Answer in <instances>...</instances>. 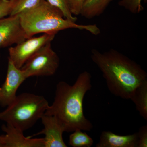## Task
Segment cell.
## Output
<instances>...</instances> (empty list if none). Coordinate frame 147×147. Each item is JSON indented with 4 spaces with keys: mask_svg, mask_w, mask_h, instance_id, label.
Listing matches in <instances>:
<instances>
[{
    "mask_svg": "<svg viewBox=\"0 0 147 147\" xmlns=\"http://www.w3.org/2000/svg\"><path fill=\"white\" fill-rule=\"evenodd\" d=\"M27 38L18 15L0 19V49L19 44Z\"/></svg>",
    "mask_w": 147,
    "mask_h": 147,
    "instance_id": "obj_8",
    "label": "cell"
},
{
    "mask_svg": "<svg viewBox=\"0 0 147 147\" xmlns=\"http://www.w3.org/2000/svg\"><path fill=\"white\" fill-rule=\"evenodd\" d=\"M1 1V0H0V1Z\"/></svg>",
    "mask_w": 147,
    "mask_h": 147,
    "instance_id": "obj_22",
    "label": "cell"
},
{
    "mask_svg": "<svg viewBox=\"0 0 147 147\" xmlns=\"http://www.w3.org/2000/svg\"><path fill=\"white\" fill-rule=\"evenodd\" d=\"M130 100L135 105L139 115L147 120V80L136 88Z\"/></svg>",
    "mask_w": 147,
    "mask_h": 147,
    "instance_id": "obj_12",
    "label": "cell"
},
{
    "mask_svg": "<svg viewBox=\"0 0 147 147\" xmlns=\"http://www.w3.org/2000/svg\"><path fill=\"white\" fill-rule=\"evenodd\" d=\"M24 71L16 67L8 59L7 73L5 81L0 87V106L7 107L16 97V92L27 79Z\"/></svg>",
    "mask_w": 147,
    "mask_h": 147,
    "instance_id": "obj_7",
    "label": "cell"
},
{
    "mask_svg": "<svg viewBox=\"0 0 147 147\" xmlns=\"http://www.w3.org/2000/svg\"><path fill=\"white\" fill-rule=\"evenodd\" d=\"M40 119L44 126L43 129L34 135H45V147H67L63 134L65 132L64 127L56 117L44 114Z\"/></svg>",
    "mask_w": 147,
    "mask_h": 147,
    "instance_id": "obj_9",
    "label": "cell"
},
{
    "mask_svg": "<svg viewBox=\"0 0 147 147\" xmlns=\"http://www.w3.org/2000/svg\"><path fill=\"white\" fill-rule=\"evenodd\" d=\"M18 15L27 38L38 34H56L60 31L71 28L87 31L94 35L100 33V29L95 24L79 25L66 19L59 9L46 0Z\"/></svg>",
    "mask_w": 147,
    "mask_h": 147,
    "instance_id": "obj_3",
    "label": "cell"
},
{
    "mask_svg": "<svg viewBox=\"0 0 147 147\" xmlns=\"http://www.w3.org/2000/svg\"><path fill=\"white\" fill-rule=\"evenodd\" d=\"M138 134L120 135L112 131H103L96 147H137Z\"/></svg>",
    "mask_w": 147,
    "mask_h": 147,
    "instance_id": "obj_11",
    "label": "cell"
},
{
    "mask_svg": "<svg viewBox=\"0 0 147 147\" xmlns=\"http://www.w3.org/2000/svg\"><path fill=\"white\" fill-rule=\"evenodd\" d=\"M138 134L137 147H147V125H143L139 129Z\"/></svg>",
    "mask_w": 147,
    "mask_h": 147,
    "instance_id": "obj_20",
    "label": "cell"
},
{
    "mask_svg": "<svg viewBox=\"0 0 147 147\" xmlns=\"http://www.w3.org/2000/svg\"><path fill=\"white\" fill-rule=\"evenodd\" d=\"M49 103L42 96L23 93L0 112V121L23 130L34 126L44 115Z\"/></svg>",
    "mask_w": 147,
    "mask_h": 147,
    "instance_id": "obj_4",
    "label": "cell"
},
{
    "mask_svg": "<svg viewBox=\"0 0 147 147\" xmlns=\"http://www.w3.org/2000/svg\"><path fill=\"white\" fill-rule=\"evenodd\" d=\"M46 1L51 5L59 9L66 19L74 22L77 21V18L73 16L69 9L66 0H47Z\"/></svg>",
    "mask_w": 147,
    "mask_h": 147,
    "instance_id": "obj_16",
    "label": "cell"
},
{
    "mask_svg": "<svg viewBox=\"0 0 147 147\" xmlns=\"http://www.w3.org/2000/svg\"><path fill=\"white\" fill-rule=\"evenodd\" d=\"M12 9V4L10 0H1L0 1V19L10 16Z\"/></svg>",
    "mask_w": 147,
    "mask_h": 147,
    "instance_id": "obj_19",
    "label": "cell"
},
{
    "mask_svg": "<svg viewBox=\"0 0 147 147\" xmlns=\"http://www.w3.org/2000/svg\"><path fill=\"white\" fill-rule=\"evenodd\" d=\"M113 0H87L84 3L81 15L90 19L100 16Z\"/></svg>",
    "mask_w": 147,
    "mask_h": 147,
    "instance_id": "obj_13",
    "label": "cell"
},
{
    "mask_svg": "<svg viewBox=\"0 0 147 147\" xmlns=\"http://www.w3.org/2000/svg\"><path fill=\"white\" fill-rule=\"evenodd\" d=\"M87 0H66L69 9L72 15H81L82 8Z\"/></svg>",
    "mask_w": 147,
    "mask_h": 147,
    "instance_id": "obj_18",
    "label": "cell"
},
{
    "mask_svg": "<svg viewBox=\"0 0 147 147\" xmlns=\"http://www.w3.org/2000/svg\"><path fill=\"white\" fill-rule=\"evenodd\" d=\"M55 34H44L36 37L29 38L9 48L8 59L18 68L21 69L26 62L43 45L51 42L55 38Z\"/></svg>",
    "mask_w": 147,
    "mask_h": 147,
    "instance_id": "obj_6",
    "label": "cell"
},
{
    "mask_svg": "<svg viewBox=\"0 0 147 147\" xmlns=\"http://www.w3.org/2000/svg\"><path fill=\"white\" fill-rule=\"evenodd\" d=\"M69 137V144L73 147H91L94 141L86 133L81 130L72 132Z\"/></svg>",
    "mask_w": 147,
    "mask_h": 147,
    "instance_id": "obj_14",
    "label": "cell"
},
{
    "mask_svg": "<svg viewBox=\"0 0 147 147\" xmlns=\"http://www.w3.org/2000/svg\"><path fill=\"white\" fill-rule=\"evenodd\" d=\"M91 78L89 72L84 71L72 86L61 81L56 86L54 102L44 114L56 117L62 124L65 132L90 131L93 127L84 115L83 108L84 96L92 88Z\"/></svg>",
    "mask_w": 147,
    "mask_h": 147,
    "instance_id": "obj_1",
    "label": "cell"
},
{
    "mask_svg": "<svg viewBox=\"0 0 147 147\" xmlns=\"http://www.w3.org/2000/svg\"><path fill=\"white\" fill-rule=\"evenodd\" d=\"M2 130L5 132V147H44V138L32 139L26 137L23 130L6 123L3 125Z\"/></svg>",
    "mask_w": 147,
    "mask_h": 147,
    "instance_id": "obj_10",
    "label": "cell"
},
{
    "mask_svg": "<svg viewBox=\"0 0 147 147\" xmlns=\"http://www.w3.org/2000/svg\"><path fill=\"white\" fill-rule=\"evenodd\" d=\"M59 64V58L52 48L51 42H49L31 57L21 69L27 78L33 76H50L56 73Z\"/></svg>",
    "mask_w": 147,
    "mask_h": 147,
    "instance_id": "obj_5",
    "label": "cell"
},
{
    "mask_svg": "<svg viewBox=\"0 0 147 147\" xmlns=\"http://www.w3.org/2000/svg\"><path fill=\"white\" fill-rule=\"evenodd\" d=\"M143 1L146 2L147 0H120L118 5L131 13L137 14L144 10L142 5Z\"/></svg>",
    "mask_w": 147,
    "mask_h": 147,
    "instance_id": "obj_17",
    "label": "cell"
},
{
    "mask_svg": "<svg viewBox=\"0 0 147 147\" xmlns=\"http://www.w3.org/2000/svg\"><path fill=\"white\" fill-rule=\"evenodd\" d=\"M91 58L102 72L110 92L117 97L130 100L136 88L147 80L141 66L114 49L103 53L92 49Z\"/></svg>",
    "mask_w": 147,
    "mask_h": 147,
    "instance_id": "obj_2",
    "label": "cell"
},
{
    "mask_svg": "<svg viewBox=\"0 0 147 147\" xmlns=\"http://www.w3.org/2000/svg\"><path fill=\"white\" fill-rule=\"evenodd\" d=\"M0 147H5V135H0Z\"/></svg>",
    "mask_w": 147,
    "mask_h": 147,
    "instance_id": "obj_21",
    "label": "cell"
},
{
    "mask_svg": "<svg viewBox=\"0 0 147 147\" xmlns=\"http://www.w3.org/2000/svg\"><path fill=\"white\" fill-rule=\"evenodd\" d=\"M12 9L10 16L18 15L19 13L31 9L38 5L43 0H10Z\"/></svg>",
    "mask_w": 147,
    "mask_h": 147,
    "instance_id": "obj_15",
    "label": "cell"
}]
</instances>
